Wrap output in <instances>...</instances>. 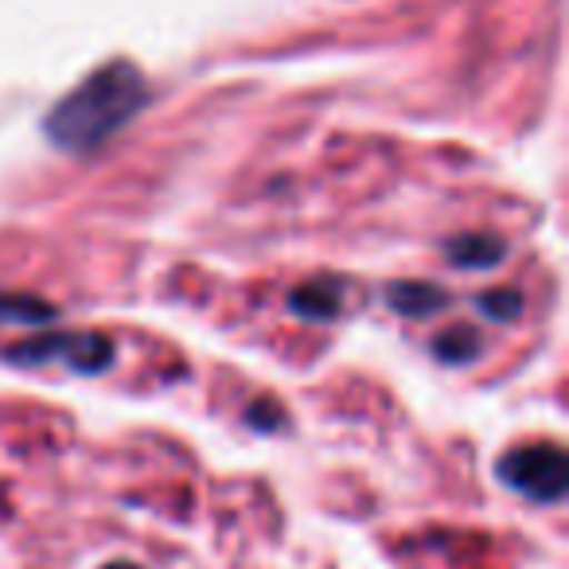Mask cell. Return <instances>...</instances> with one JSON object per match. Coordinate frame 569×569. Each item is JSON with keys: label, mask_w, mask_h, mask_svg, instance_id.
Returning a JSON list of instances; mask_svg holds the SVG:
<instances>
[{"label": "cell", "mask_w": 569, "mask_h": 569, "mask_svg": "<svg viewBox=\"0 0 569 569\" xmlns=\"http://www.w3.org/2000/svg\"><path fill=\"white\" fill-rule=\"evenodd\" d=\"M144 102H149L144 74L133 63H106L82 87L59 98L43 129L63 152H94L118 129H126L144 110Z\"/></svg>", "instance_id": "obj_1"}, {"label": "cell", "mask_w": 569, "mask_h": 569, "mask_svg": "<svg viewBox=\"0 0 569 569\" xmlns=\"http://www.w3.org/2000/svg\"><path fill=\"white\" fill-rule=\"evenodd\" d=\"M499 476L522 496L538 499V503H553V499L566 496L569 465L558 445H522V449L507 452Z\"/></svg>", "instance_id": "obj_2"}, {"label": "cell", "mask_w": 569, "mask_h": 569, "mask_svg": "<svg viewBox=\"0 0 569 569\" xmlns=\"http://www.w3.org/2000/svg\"><path fill=\"white\" fill-rule=\"evenodd\" d=\"M110 340L106 336H48V340H32L12 348L9 356L17 363H48V359H63L74 371H102L110 363Z\"/></svg>", "instance_id": "obj_3"}, {"label": "cell", "mask_w": 569, "mask_h": 569, "mask_svg": "<svg viewBox=\"0 0 569 569\" xmlns=\"http://www.w3.org/2000/svg\"><path fill=\"white\" fill-rule=\"evenodd\" d=\"M390 305H395L398 312H406V317H429V312L445 309V293L437 289V284H410V281H398L395 289H390Z\"/></svg>", "instance_id": "obj_4"}, {"label": "cell", "mask_w": 569, "mask_h": 569, "mask_svg": "<svg viewBox=\"0 0 569 569\" xmlns=\"http://www.w3.org/2000/svg\"><path fill=\"white\" fill-rule=\"evenodd\" d=\"M449 258L457 261L460 269L472 266H496L503 258V242L491 234H468V238H452L449 242Z\"/></svg>", "instance_id": "obj_5"}, {"label": "cell", "mask_w": 569, "mask_h": 569, "mask_svg": "<svg viewBox=\"0 0 569 569\" xmlns=\"http://www.w3.org/2000/svg\"><path fill=\"white\" fill-rule=\"evenodd\" d=\"M293 309L309 320H328L340 309V293H332V284H305L301 293H293Z\"/></svg>", "instance_id": "obj_6"}, {"label": "cell", "mask_w": 569, "mask_h": 569, "mask_svg": "<svg viewBox=\"0 0 569 569\" xmlns=\"http://www.w3.org/2000/svg\"><path fill=\"white\" fill-rule=\"evenodd\" d=\"M51 317H56V312H51L43 301L0 293V320H9V325H40V320H51Z\"/></svg>", "instance_id": "obj_7"}, {"label": "cell", "mask_w": 569, "mask_h": 569, "mask_svg": "<svg viewBox=\"0 0 569 569\" xmlns=\"http://www.w3.org/2000/svg\"><path fill=\"white\" fill-rule=\"evenodd\" d=\"M437 356L449 359V363H465V359L476 356V348H480V340H476L472 328H452V332H445L441 340L433 343Z\"/></svg>", "instance_id": "obj_8"}, {"label": "cell", "mask_w": 569, "mask_h": 569, "mask_svg": "<svg viewBox=\"0 0 569 569\" xmlns=\"http://www.w3.org/2000/svg\"><path fill=\"white\" fill-rule=\"evenodd\" d=\"M480 309L488 312L491 320L507 325V320H515L522 312V297L515 293V289H491V293L480 297Z\"/></svg>", "instance_id": "obj_9"}, {"label": "cell", "mask_w": 569, "mask_h": 569, "mask_svg": "<svg viewBox=\"0 0 569 569\" xmlns=\"http://www.w3.org/2000/svg\"><path fill=\"white\" fill-rule=\"evenodd\" d=\"M110 569H137V566H126V561H118V566H110Z\"/></svg>", "instance_id": "obj_10"}]
</instances>
